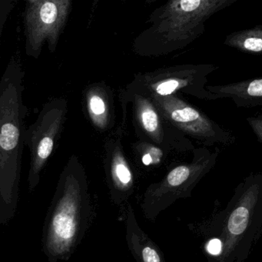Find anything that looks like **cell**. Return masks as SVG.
<instances>
[{"label": "cell", "mask_w": 262, "mask_h": 262, "mask_svg": "<svg viewBox=\"0 0 262 262\" xmlns=\"http://www.w3.org/2000/svg\"><path fill=\"white\" fill-rule=\"evenodd\" d=\"M214 220L222 244L219 262H243L262 234V174L247 176L235 188L228 206Z\"/></svg>", "instance_id": "1"}, {"label": "cell", "mask_w": 262, "mask_h": 262, "mask_svg": "<svg viewBox=\"0 0 262 262\" xmlns=\"http://www.w3.org/2000/svg\"><path fill=\"white\" fill-rule=\"evenodd\" d=\"M240 0H168L151 16V33L158 54L183 50L200 37L205 23Z\"/></svg>", "instance_id": "2"}, {"label": "cell", "mask_w": 262, "mask_h": 262, "mask_svg": "<svg viewBox=\"0 0 262 262\" xmlns=\"http://www.w3.org/2000/svg\"><path fill=\"white\" fill-rule=\"evenodd\" d=\"M154 99L162 114L171 124L204 146H231L235 142V137L231 132L222 128L202 110L176 94L166 96L154 95Z\"/></svg>", "instance_id": "3"}, {"label": "cell", "mask_w": 262, "mask_h": 262, "mask_svg": "<svg viewBox=\"0 0 262 262\" xmlns=\"http://www.w3.org/2000/svg\"><path fill=\"white\" fill-rule=\"evenodd\" d=\"M219 69L214 64H184L163 69L155 75L151 90L157 96L183 93L197 99L213 100L206 84L208 76Z\"/></svg>", "instance_id": "4"}, {"label": "cell", "mask_w": 262, "mask_h": 262, "mask_svg": "<svg viewBox=\"0 0 262 262\" xmlns=\"http://www.w3.org/2000/svg\"><path fill=\"white\" fill-rule=\"evenodd\" d=\"M70 0H38L28 11L27 31L29 45L37 51L48 39L53 43L63 25Z\"/></svg>", "instance_id": "5"}, {"label": "cell", "mask_w": 262, "mask_h": 262, "mask_svg": "<svg viewBox=\"0 0 262 262\" xmlns=\"http://www.w3.org/2000/svg\"><path fill=\"white\" fill-rule=\"evenodd\" d=\"M213 100L230 99L238 108L262 106V76L226 85H206Z\"/></svg>", "instance_id": "6"}, {"label": "cell", "mask_w": 262, "mask_h": 262, "mask_svg": "<svg viewBox=\"0 0 262 262\" xmlns=\"http://www.w3.org/2000/svg\"><path fill=\"white\" fill-rule=\"evenodd\" d=\"M224 44L242 53L262 56V25L230 33Z\"/></svg>", "instance_id": "7"}, {"label": "cell", "mask_w": 262, "mask_h": 262, "mask_svg": "<svg viewBox=\"0 0 262 262\" xmlns=\"http://www.w3.org/2000/svg\"><path fill=\"white\" fill-rule=\"evenodd\" d=\"M73 210L70 206L63 208L55 216L53 223V234L62 242H70L76 233V222Z\"/></svg>", "instance_id": "8"}, {"label": "cell", "mask_w": 262, "mask_h": 262, "mask_svg": "<svg viewBox=\"0 0 262 262\" xmlns=\"http://www.w3.org/2000/svg\"><path fill=\"white\" fill-rule=\"evenodd\" d=\"M140 117L142 125L148 133L156 136H162V127L159 115L148 102H145V104L141 107Z\"/></svg>", "instance_id": "9"}, {"label": "cell", "mask_w": 262, "mask_h": 262, "mask_svg": "<svg viewBox=\"0 0 262 262\" xmlns=\"http://www.w3.org/2000/svg\"><path fill=\"white\" fill-rule=\"evenodd\" d=\"M19 132L17 127L12 123H5L2 125L0 145L3 150L10 151L13 149L19 142Z\"/></svg>", "instance_id": "10"}, {"label": "cell", "mask_w": 262, "mask_h": 262, "mask_svg": "<svg viewBox=\"0 0 262 262\" xmlns=\"http://www.w3.org/2000/svg\"><path fill=\"white\" fill-rule=\"evenodd\" d=\"M246 121L252 129L257 141L262 143V114L247 118Z\"/></svg>", "instance_id": "11"}, {"label": "cell", "mask_w": 262, "mask_h": 262, "mask_svg": "<svg viewBox=\"0 0 262 262\" xmlns=\"http://www.w3.org/2000/svg\"><path fill=\"white\" fill-rule=\"evenodd\" d=\"M116 176L119 180L124 185L129 183L132 179L131 172L123 162H119L115 167Z\"/></svg>", "instance_id": "12"}, {"label": "cell", "mask_w": 262, "mask_h": 262, "mask_svg": "<svg viewBox=\"0 0 262 262\" xmlns=\"http://www.w3.org/2000/svg\"><path fill=\"white\" fill-rule=\"evenodd\" d=\"M53 148V141L50 138H45L41 141L38 147V156L41 159H46L51 154Z\"/></svg>", "instance_id": "13"}, {"label": "cell", "mask_w": 262, "mask_h": 262, "mask_svg": "<svg viewBox=\"0 0 262 262\" xmlns=\"http://www.w3.org/2000/svg\"><path fill=\"white\" fill-rule=\"evenodd\" d=\"M90 108L91 111L94 113L95 115H102V113H105V105L103 99L100 96H94L90 98Z\"/></svg>", "instance_id": "14"}, {"label": "cell", "mask_w": 262, "mask_h": 262, "mask_svg": "<svg viewBox=\"0 0 262 262\" xmlns=\"http://www.w3.org/2000/svg\"><path fill=\"white\" fill-rule=\"evenodd\" d=\"M142 258L145 262H159L161 257L157 251L153 248L147 247L142 251Z\"/></svg>", "instance_id": "15"}, {"label": "cell", "mask_w": 262, "mask_h": 262, "mask_svg": "<svg viewBox=\"0 0 262 262\" xmlns=\"http://www.w3.org/2000/svg\"><path fill=\"white\" fill-rule=\"evenodd\" d=\"M142 162H143L145 165H149L152 162V159H151V157L149 155L146 154L142 157Z\"/></svg>", "instance_id": "16"}, {"label": "cell", "mask_w": 262, "mask_h": 262, "mask_svg": "<svg viewBox=\"0 0 262 262\" xmlns=\"http://www.w3.org/2000/svg\"><path fill=\"white\" fill-rule=\"evenodd\" d=\"M158 0H149V2H156Z\"/></svg>", "instance_id": "17"}]
</instances>
